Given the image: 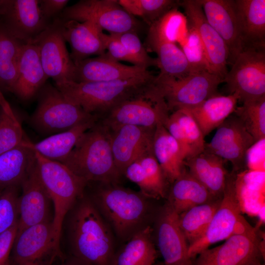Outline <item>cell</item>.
I'll list each match as a JSON object with an SVG mask.
<instances>
[{"instance_id": "3", "label": "cell", "mask_w": 265, "mask_h": 265, "mask_svg": "<svg viewBox=\"0 0 265 265\" xmlns=\"http://www.w3.org/2000/svg\"><path fill=\"white\" fill-rule=\"evenodd\" d=\"M61 163L88 183L120 184L123 176L114 161L109 131L99 120Z\"/></svg>"}, {"instance_id": "9", "label": "cell", "mask_w": 265, "mask_h": 265, "mask_svg": "<svg viewBox=\"0 0 265 265\" xmlns=\"http://www.w3.org/2000/svg\"><path fill=\"white\" fill-rule=\"evenodd\" d=\"M56 17L62 21H91L110 34L137 33L141 27L140 22L117 0H81L66 6Z\"/></svg>"}, {"instance_id": "1", "label": "cell", "mask_w": 265, "mask_h": 265, "mask_svg": "<svg viewBox=\"0 0 265 265\" xmlns=\"http://www.w3.org/2000/svg\"><path fill=\"white\" fill-rule=\"evenodd\" d=\"M65 221L70 256L89 265H110L116 250L114 235L85 191Z\"/></svg>"}, {"instance_id": "32", "label": "cell", "mask_w": 265, "mask_h": 265, "mask_svg": "<svg viewBox=\"0 0 265 265\" xmlns=\"http://www.w3.org/2000/svg\"><path fill=\"white\" fill-rule=\"evenodd\" d=\"M99 119L95 117L71 129L48 136L33 143L28 142L29 147L42 157L51 160L62 162L69 155L79 139Z\"/></svg>"}, {"instance_id": "14", "label": "cell", "mask_w": 265, "mask_h": 265, "mask_svg": "<svg viewBox=\"0 0 265 265\" xmlns=\"http://www.w3.org/2000/svg\"><path fill=\"white\" fill-rule=\"evenodd\" d=\"M62 21L53 19L31 42L38 50L45 74L54 83L73 81L75 63L68 53L62 32Z\"/></svg>"}, {"instance_id": "39", "label": "cell", "mask_w": 265, "mask_h": 265, "mask_svg": "<svg viewBox=\"0 0 265 265\" xmlns=\"http://www.w3.org/2000/svg\"><path fill=\"white\" fill-rule=\"evenodd\" d=\"M26 140L18 117L0 90V155Z\"/></svg>"}, {"instance_id": "42", "label": "cell", "mask_w": 265, "mask_h": 265, "mask_svg": "<svg viewBox=\"0 0 265 265\" xmlns=\"http://www.w3.org/2000/svg\"><path fill=\"white\" fill-rule=\"evenodd\" d=\"M179 45L187 60L190 74L203 71L211 72L200 36L196 29L189 23L187 35Z\"/></svg>"}, {"instance_id": "37", "label": "cell", "mask_w": 265, "mask_h": 265, "mask_svg": "<svg viewBox=\"0 0 265 265\" xmlns=\"http://www.w3.org/2000/svg\"><path fill=\"white\" fill-rule=\"evenodd\" d=\"M221 198L196 206L178 214L179 224L188 245L197 241L204 234L219 206Z\"/></svg>"}, {"instance_id": "36", "label": "cell", "mask_w": 265, "mask_h": 265, "mask_svg": "<svg viewBox=\"0 0 265 265\" xmlns=\"http://www.w3.org/2000/svg\"><path fill=\"white\" fill-rule=\"evenodd\" d=\"M23 43L0 24V90L3 93H12Z\"/></svg>"}, {"instance_id": "15", "label": "cell", "mask_w": 265, "mask_h": 265, "mask_svg": "<svg viewBox=\"0 0 265 265\" xmlns=\"http://www.w3.org/2000/svg\"><path fill=\"white\" fill-rule=\"evenodd\" d=\"M152 227L153 237L164 265H193L188 245L180 229L178 214L167 202L159 208Z\"/></svg>"}, {"instance_id": "2", "label": "cell", "mask_w": 265, "mask_h": 265, "mask_svg": "<svg viewBox=\"0 0 265 265\" xmlns=\"http://www.w3.org/2000/svg\"><path fill=\"white\" fill-rule=\"evenodd\" d=\"M95 183L97 186L89 196L118 239L125 242L151 226L158 211L154 199L120 184Z\"/></svg>"}, {"instance_id": "50", "label": "cell", "mask_w": 265, "mask_h": 265, "mask_svg": "<svg viewBox=\"0 0 265 265\" xmlns=\"http://www.w3.org/2000/svg\"><path fill=\"white\" fill-rule=\"evenodd\" d=\"M1 191H0V192H1Z\"/></svg>"}, {"instance_id": "31", "label": "cell", "mask_w": 265, "mask_h": 265, "mask_svg": "<svg viewBox=\"0 0 265 265\" xmlns=\"http://www.w3.org/2000/svg\"><path fill=\"white\" fill-rule=\"evenodd\" d=\"M26 140L0 155V191L13 186H20L34 164L35 152Z\"/></svg>"}, {"instance_id": "8", "label": "cell", "mask_w": 265, "mask_h": 265, "mask_svg": "<svg viewBox=\"0 0 265 265\" xmlns=\"http://www.w3.org/2000/svg\"><path fill=\"white\" fill-rule=\"evenodd\" d=\"M223 81L217 75L203 71L181 79L158 75L153 85L164 100L169 111H174L194 107L217 94L218 86Z\"/></svg>"}, {"instance_id": "23", "label": "cell", "mask_w": 265, "mask_h": 265, "mask_svg": "<svg viewBox=\"0 0 265 265\" xmlns=\"http://www.w3.org/2000/svg\"><path fill=\"white\" fill-rule=\"evenodd\" d=\"M61 21L62 34L70 46V55L74 63L106 53L107 34L96 24L89 21Z\"/></svg>"}, {"instance_id": "33", "label": "cell", "mask_w": 265, "mask_h": 265, "mask_svg": "<svg viewBox=\"0 0 265 265\" xmlns=\"http://www.w3.org/2000/svg\"><path fill=\"white\" fill-rule=\"evenodd\" d=\"M116 250L110 265H158L157 251L149 226L138 232Z\"/></svg>"}, {"instance_id": "21", "label": "cell", "mask_w": 265, "mask_h": 265, "mask_svg": "<svg viewBox=\"0 0 265 265\" xmlns=\"http://www.w3.org/2000/svg\"><path fill=\"white\" fill-rule=\"evenodd\" d=\"M206 18L223 39L231 64L243 48L235 0H199Z\"/></svg>"}, {"instance_id": "45", "label": "cell", "mask_w": 265, "mask_h": 265, "mask_svg": "<svg viewBox=\"0 0 265 265\" xmlns=\"http://www.w3.org/2000/svg\"><path fill=\"white\" fill-rule=\"evenodd\" d=\"M105 53L110 58L118 62L126 61L135 65L134 59L115 34H107Z\"/></svg>"}, {"instance_id": "26", "label": "cell", "mask_w": 265, "mask_h": 265, "mask_svg": "<svg viewBox=\"0 0 265 265\" xmlns=\"http://www.w3.org/2000/svg\"><path fill=\"white\" fill-rule=\"evenodd\" d=\"M162 124L178 143L185 159L204 151L205 137L192 116L186 109L173 111L164 119Z\"/></svg>"}, {"instance_id": "5", "label": "cell", "mask_w": 265, "mask_h": 265, "mask_svg": "<svg viewBox=\"0 0 265 265\" xmlns=\"http://www.w3.org/2000/svg\"><path fill=\"white\" fill-rule=\"evenodd\" d=\"M42 182L53 206V227L57 242L65 217L77 200L84 193L88 183L63 163L47 159L35 152Z\"/></svg>"}, {"instance_id": "10", "label": "cell", "mask_w": 265, "mask_h": 265, "mask_svg": "<svg viewBox=\"0 0 265 265\" xmlns=\"http://www.w3.org/2000/svg\"><path fill=\"white\" fill-rule=\"evenodd\" d=\"M223 81L242 103L265 96V46L243 47Z\"/></svg>"}, {"instance_id": "22", "label": "cell", "mask_w": 265, "mask_h": 265, "mask_svg": "<svg viewBox=\"0 0 265 265\" xmlns=\"http://www.w3.org/2000/svg\"><path fill=\"white\" fill-rule=\"evenodd\" d=\"M149 71L142 67L121 63L105 53L75 63L72 81L90 82L125 80L144 75Z\"/></svg>"}, {"instance_id": "27", "label": "cell", "mask_w": 265, "mask_h": 265, "mask_svg": "<svg viewBox=\"0 0 265 265\" xmlns=\"http://www.w3.org/2000/svg\"><path fill=\"white\" fill-rule=\"evenodd\" d=\"M224 160L219 156L204 151L186 159L185 165L188 172L216 198H221L228 173Z\"/></svg>"}, {"instance_id": "12", "label": "cell", "mask_w": 265, "mask_h": 265, "mask_svg": "<svg viewBox=\"0 0 265 265\" xmlns=\"http://www.w3.org/2000/svg\"><path fill=\"white\" fill-rule=\"evenodd\" d=\"M257 256L264 259L258 232L243 218L223 243L201 252L193 265H244Z\"/></svg>"}, {"instance_id": "30", "label": "cell", "mask_w": 265, "mask_h": 265, "mask_svg": "<svg viewBox=\"0 0 265 265\" xmlns=\"http://www.w3.org/2000/svg\"><path fill=\"white\" fill-rule=\"evenodd\" d=\"M243 43L265 46V0H235Z\"/></svg>"}, {"instance_id": "28", "label": "cell", "mask_w": 265, "mask_h": 265, "mask_svg": "<svg viewBox=\"0 0 265 265\" xmlns=\"http://www.w3.org/2000/svg\"><path fill=\"white\" fill-rule=\"evenodd\" d=\"M155 157L170 185L186 170L185 157L176 140L162 122L156 127L153 143Z\"/></svg>"}, {"instance_id": "38", "label": "cell", "mask_w": 265, "mask_h": 265, "mask_svg": "<svg viewBox=\"0 0 265 265\" xmlns=\"http://www.w3.org/2000/svg\"><path fill=\"white\" fill-rule=\"evenodd\" d=\"M188 30L186 16L176 7L149 26L146 38L179 44L186 36Z\"/></svg>"}, {"instance_id": "46", "label": "cell", "mask_w": 265, "mask_h": 265, "mask_svg": "<svg viewBox=\"0 0 265 265\" xmlns=\"http://www.w3.org/2000/svg\"><path fill=\"white\" fill-rule=\"evenodd\" d=\"M17 229L18 222L0 236V265H10V255Z\"/></svg>"}, {"instance_id": "44", "label": "cell", "mask_w": 265, "mask_h": 265, "mask_svg": "<svg viewBox=\"0 0 265 265\" xmlns=\"http://www.w3.org/2000/svg\"><path fill=\"white\" fill-rule=\"evenodd\" d=\"M115 35L133 58L136 66L146 69L150 66H157L156 58H152L149 55L137 33L128 31Z\"/></svg>"}, {"instance_id": "29", "label": "cell", "mask_w": 265, "mask_h": 265, "mask_svg": "<svg viewBox=\"0 0 265 265\" xmlns=\"http://www.w3.org/2000/svg\"><path fill=\"white\" fill-rule=\"evenodd\" d=\"M238 101L236 94H216L196 106L183 109L190 114L205 137L234 113Z\"/></svg>"}, {"instance_id": "6", "label": "cell", "mask_w": 265, "mask_h": 265, "mask_svg": "<svg viewBox=\"0 0 265 265\" xmlns=\"http://www.w3.org/2000/svg\"><path fill=\"white\" fill-rule=\"evenodd\" d=\"M37 96V106L31 116L30 123L42 134L49 136L98 117L72 102L49 82H46Z\"/></svg>"}, {"instance_id": "48", "label": "cell", "mask_w": 265, "mask_h": 265, "mask_svg": "<svg viewBox=\"0 0 265 265\" xmlns=\"http://www.w3.org/2000/svg\"><path fill=\"white\" fill-rule=\"evenodd\" d=\"M59 265H89L87 264L82 262V261L69 255L68 257H66L65 259L61 261V263Z\"/></svg>"}, {"instance_id": "47", "label": "cell", "mask_w": 265, "mask_h": 265, "mask_svg": "<svg viewBox=\"0 0 265 265\" xmlns=\"http://www.w3.org/2000/svg\"><path fill=\"white\" fill-rule=\"evenodd\" d=\"M39 6L44 17L48 21L55 18L66 7L68 0H39Z\"/></svg>"}, {"instance_id": "20", "label": "cell", "mask_w": 265, "mask_h": 265, "mask_svg": "<svg viewBox=\"0 0 265 265\" xmlns=\"http://www.w3.org/2000/svg\"><path fill=\"white\" fill-rule=\"evenodd\" d=\"M155 130L125 125L109 131L114 161L123 176L126 168L132 163L144 156L153 153Z\"/></svg>"}, {"instance_id": "7", "label": "cell", "mask_w": 265, "mask_h": 265, "mask_svg": "<svg viewBox=\"0 0 265 265\" xmlns=\"http://www.w3.org/2000/svg\"><path fill=\"white\" fill-rule=\"evenodd\" d=\"M169 111L164 100L155 88L153 81L116 105L99 121L109 131L125 125L154 129L169 114Z\"/></svg>"}, {"instance_id": "24", "label": "cell", "mask_w": 265, "mask_h": 265, "mask_svg": "<svg viewBox=\"0 0 265 265\" xmlns=\"http://www.w3.org/2000/svg\"><path fill=\"white\" fill-rule=\"evenodd\" d=\"M48 79L36 46L32 43H23L19 54L17 78L12 93L22 101H29L37 96Z\"/></svg>"}, {"instance_id": "16", "label": "cell", "mask_w": 265, "mask_h": 265, "mask_svg": "<svg viewBox=\"0 0 265 265\" xmlns=\"http://www.w3.org/2000/svg\"><path fill=\"white\" fill-rule=\"evenodd\" d=\"M50 23L39 0H0V24L23 43H31Z\"/></svg>"}, {"instance_id": "25", "label": "cell", "mask_w": 265, "mask_h": 265, "mask_svg": "<svg viewBox=\"0 0 265 265\" xmlns=\"http://www.w3.org/2000/svg\"><path fill=\"white\" fill-rule=\"evenodd\" d=\"M124 176L137 185L145 195L154 199L167 198L169 183L154 153L144 156L130 164Z\"/></svg>"}, {"instance_id": "4", "label": "cell", "mask_w": 265, "mask_h": 265, "mask_svg": "<svg viewBox=\"0 0 265 265\" xmlns=\"http://www.w3.org/2000/svg\"><path fill=\"white\" fill-rule=\"evenodd\" d=\"M148 73L125 80L77 82L66 81L54 86L70 101L99 118L123 101L136 94L155 79Z\"/></svg>"}, {"instance_id": "13", "label": "cell", "mask_w": 265, "mask_h": 265, "mask_svg": "<svg viewBox=\"0 0 265 265\" xmlns=\"http://www.w3.org/2000/svg\"><path fill=\"white\" fill-rule=\"evenodd\" d=\"M236 173L234 171L228 173L219 206L207 229L199 239L188 245V253L192 260L211 245L229 237L244 218L241 214Z\"/></svg>"}, {"instance_id": "19", "label": "cell", "mask_w": 265, "mask_h": 265, "mask_svg": "<svg viewBox=\"0 0 265 265\" xmlns=\"http://www.w3.org/2000/svg\"><path fill=\"white\" fill-rule=\"evenodd\" d=\"M188 23L197 31L203 45L210 72L223 80L227 72L229 52L226 44L210 25L204 15L199 0L180 1Z\"/></svg>"}, {"instance_id": "17", "label": "cell", "mask_w": 265, "mask_h": 265, "mask_svg": "<svg viewBox=\"0 0 265 265\" xmlns=\"http://www.w3.org/2000/svg\"><path fill=\"white\" fill-rule=\"evenodd\" d=\"M254 143L241 121L231 114L217 128L210 142L205 144L204 150L230 161L237 173L244 166L247 152Z\"/></svg>"}, {"instance_id": "34", "label": "cell", "mask_w": 265, "mask_h": 265, "mask_svg": "<svg viewBox=\"0 0 265 265\" xmlns=\"http://www.w3.org/2000/svg\"><path fill=\"white\" fill-rule=\"evenodd\" d=\"M166 198V201L178 214L196 206L218 199L187 170L171 184Z\"/></svg>"}, {"instance_id": "18", "label": "cell", "mask_w": 265, "mask_h": 265, "mask_svg": "<svg viewBox=\"0 0 265 265\" xmlns=\"http://www.w3.org/2000/svg\"><path fill=\"white\" fill-rule=\"evenodd\" d=\"M21 188L16 235L32 226L53 221V218L52 201L41 179L36 159Z\"/></svg>"}, {"instance_id": "41", "label": "cell", "mask_w": 265, "mask_h": 265, "mask_svg": "<svg viewBox=\"0 0 265 265\" xmlns=\"http://www.w3.org/2000/svg\"><path fill=\"white\" fill-rule=\"evenodd\" d=\"M120 5L130 14L141 18L149 26L173 8L179 0H119Z\"/></svg>"}, {"instance_id": "35", "label": "cell", "mask_w": 265, "mask_h": 265, "mask_svg": "<svg viewBox=\"0 0 265 265\" xmlns=\"http://www.w3.org/2000/svg\"><path fill=\"white\" fill-rule=\"evenodd\" d=\"M146 44L147 51L157 55V67L160 70L158 75L181 79L190 74L185 55L176 44L146 38Z\"/></svg>"}, {"instance_id": "49", "label": "cell", "mask_w": 265, "mask_h": 265, "mask_svg": "<svg viewBox=\"0 0 265 265\" xmlns=\"http://www.w3.org/2000/svg\"><path fill=\"white\" fill-rule=\"evenodd\" d=\"M261 258H263L262 256L255 257L248 261L244 265H264L262 263Z\"/></svg>"}, {"instance_id": "40", "label": "cell", "mask_w": 265, "mask_h": 265, "mask_svg": "<svg viewBox=\"0 0 265 265\" xmlns=\"http://www.w3.org/2000/svg\"><path fill=\"white\" fill-rule=\"evenodd\" d=\"M234 113L241 121L255 143L265 139V96L243 103Z\"/></svg>"}, {"instance_id": "11", "label": "cell", "mask_w": 265, "mask_h": 265, "mask_svg": "<svg viewBox=\"0 0 265 265\" xmlns=\"http://www.w3.org/2000/svg\"><path fill=\"white\" fill-rule=\"evenodd\" d=\"M65 256L56 239L53 221L26 228L17 235L10 255V265H53Z\"/></svg>"}, {"instance_id": "43", "label": "cell", "mask_w": 265, "mask_h": 265, "mask_svg": "<svg viewBox=\"0 0 265 265\" xmlns=\"http://www.w3.org/2000/svg\"><path fill=\"white\" fill-rule=\"evenodd\" d=\"M20 188V186H10L0 193V236L18 221Z\"/></svg>"}]
</instances>
